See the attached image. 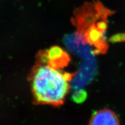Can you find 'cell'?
I'll use <instances>...</instances> for the list:
<instances>
[{
	"label": "cell",
	"instance_id": "obj_1",
	"mask_svg": "<svg viewBox=\"0 0 125 125\" xmlns=\"http://www.w3.org/2000/svg\"><path fill=\"white\" fill-rule=\"evenodd\" d=\"M74 74L62 73L48 64L38 65L31 78L32 93L38 103L60 105L70 89Z\"/></svg>",
	"mask_w": 125,
	"mask_h": 125
},
{
	"label": "cell",
	"instance_id": "obj_2",
	"mask_svg": "<svg viewBox=\"0 0 125 125\" xmlns=\"http://www.w3.org/2000/svg\"><path fill=\"white\" fill-rule=\"evenodd\" d=\"M41 60H46L47 64L59 69L68 64L70 57L62 48L55 46L51 47L45 53H43L41 55Z\"/></svg>",
	"mask_w": 125,
	"mask_h": 125
},
{
	"label": "cell",
	"instance_id": "obj_3",
	"mask_svg": "<svg viewBox=\"0 0 125 125\" xmlns=\"http://www.w3.org/2000/svg\"><path fill=\"white\" fill-rule=\"evenodd\" d=\"M89 125H121L116 114L109 109H103L94 113Z\"/></svg>",
	"mask_w": 125,
	"mask_h": 125
},
{
	"label": "cell",
	"instance_id": "obj_4",
	"mask_svg": "<svg viewBox=\"0 0 125 125\" xmlns=\"http://www.w3.org/2000/svg\"><path fill=\"white\" fill-rule=\"evenodd\" d=\"M87 96L86 92L82 89H78L73 93V101L76 103H82L85 101Z\"/></svg>",
	"mask_w": 125,
	"mask_h": 125
},
{
	"label": "cell",
	"instance_id": "obj_5",
	"mask_svg": "<svg viewBox=\"0 0 125 125\" xmlns=\"http://www.w3.org/2000/svg\"><path fill=\"white\" fill-rule=\"evenodd\" d=\"M109 41L112 42H125V33L115 34L111 37Z\"/></svg>",
	"mask_w": 125,
	"mask_h": 125
}]
</instances>
